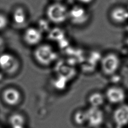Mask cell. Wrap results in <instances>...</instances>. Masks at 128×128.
<instances>
[{"mask_svg":"<svg viewBox=\"0 0 128 128\" xmlns=\"http://www.w3.org/2000/svg\"><path fill=\"white\" fill-rule=\"evenodd\" d=\"M34 57L41 66H46L52 64L56 60L57 53L54 48L48 44H40L34 52Z\"/></svg>","mask_w":128,"mask_h":128,"instance_id":"6da1fadb","label":"cell"},{"mask_svg":"<svg viewBox=\"0 0 128 128\" xmlns=\"http://www.w3.org/2000/svg\"><path fill=\"white\" fill-rule=\"evenodd\" d=\"M48 20L55 24H61L68 20V10L60 2H55L49 5L46 10Z\"/></svg>","mask_w":128,"mask_h":128,"instance_id":"7a4b0ae2","label":"cell"},{"mask_svg":"<svg viewBox=\"0 0 128 128\" xmlns=\"http://www.w3.org/2000/svg\"><path fill=\"white\" fill-rule=\"evenodd\" d=\"M120 59L114 53L106 54L102 58L100 66L102 72L106 76L114 74L120 66Z\"/></svg>","mask_w":128,"mask_h":128,"instance_id":"3957f363","label":"cell"},{"mask_svg":"<svg viewBox=\"0 0 128 128\" xmlns=\"http://www.w3.org/2000/svg\"><path fill=\"white\" fill-rule=\"evenodd\" d=\"M90 14L86 9L80 5H76L68 10V20L74 24L82 26L88 22Z\"/></svg>","mask_w":128,"mask_h":128,"instance_id":"277c9868","label":"cell"},{"mask_svg":"<svg viewBox=\"0 0 128 128\" xmlns=\"http://www.w3.org/2000/svg\"><path fill=\"white\" fill-rule=\"evenodd\" d=\"M20 66V62L14 56L9 53L0 55V68L6 73L14 74L18 70Z\"/></svg>","mask_w":128,"mask_h":128,"instance_id":"5b68a950","label":"cell"},{"mask_svg":"<svg viewBox=\"0 0 128 128\" xmlns=\"http://www.w3.org/2000/svg\"><path fill=\"white\" fill-rule=\"evenodd\" d=\"M86 112V124L92 128L100 127L104 120V114L102 110L100 108L90 106Z\"/></svg>","mask_w":128,"mask_h":128,"instance_id":"8992f818","label":"cell"},{"mask_svg":"<svg viewBox=\"0 0 128 128\" xmlns=\"http://www.w3.org/2000/svg\"><path fill=\"white\" fill-rule=\"evenodd\" d=\"M23 39L26 44L30 46H37L42 39V33L40 28L35 27L28 28L23 34Z\"/></svg>","mask_w":128,"mask_h":128,"instance_id":"52a82bcc","label":"cell"},{"mask_svg":"<svg viewBox=\"0 0 128 128\" xmlns=\"http://www.w3.org/2000/svg\"><path fill=\"white\" fill-rule=\"evenodd\" d=\"M104 96L108 102L113 104H118L122 102L126 97L124 89L118 86L109 87L106 90Z\"/></svg>","mask_w":128,"mask_h":128,"instance_id":"ba28073f","label":"cell"},{"mask_svg":"<svg viewBox=\"0 0 128 128\" xmlns=\"http://www.w3.org/2000/svg\"><path fill=\"white\" fill-rule=\"evenodd\" d=\"M113 120L115 124L120 127L128 124V104H122L116 108L113 112Z\"/></svg>","mask_w":128,"mask_h":128,"instance_id":"9c48e42d","label":"cell"},{"mask_svg":"<svg viewBox=\"0 0 128 128\" xmlns=\"http://www.w3.org/2000/svg\"><path fill=\"white\" fill-rule=\"evenodd\" d=\"M110 16L114 22L122 24L128 20V10L122 6L115 7L110 11Z\"/></svg>","mask_w":128,"mask_h":128,"instance_id":"30bf717a","label":"cell"},{"mask_svg":"<svg viewBox=\"0 0 128 128\" xmlns=\"http://www.w3.org/2000/svg\"><path fill=\"white\" fill-rule=\"evenodd\" d=\"M20 92L14 88H8L4 90L2 94V98L4 102L10 106L18 104L20 100Z\"/></svg>","mask_w":128,"mask_h":128,"instance_id":"8fae6325","label":"cell"},{"mask_svg":"<svg viewBox=\"0 0 128 128\" xmlns=\"http://www.w3.org/2000/svg\"><path fill=\"white\" fill-rule=\"evenodd\" d=\"M106 97L101 92H95L90 94L88 97V102L90 106L100 108L104 102Z\"/></svg>","mask_w":128,"mask_h":128,"instance_id":"7c38bea8","label":"cell"},{"mask_svg":"<svg viewBox=\"0 0 128 128\" xmlns=\"http://www.w3.org/2000/svg\"><path fill=\"white\" fill-rule=\"evenodd\" d=\"M12 18L15 23L22 24L24 23L26 20V14L22 7H18L14 11Z\"/></svg>","mask_w":128,"mask_h":128,"instance_id":"4fadbf2b","label":"cell"},{"mask_svg":"<svg viewBox=\"0 0 128 128\" xmlns=\"http://www.w3.org/2000/svg\"><path fill=\"white\" fill-rule=\"evenodd\" d=\"M74 122L78 126H82L86 124V110H78L73 116Z\"/></svg>","mask_w":128,"mask_h":128,"instance_id":"5bb4252c","label":"cell"},{"mask_svg":"<svg viewBox=\"0 0 128 128\" xmlns=\"http://www.w3.org/2000/svg\"><path fill=\"white\" fill-rule=\"evenodd\" d=\"M10 122L12 128L23 127L24 123V118L20 114H14L10 118Z\"/></svg>","mask_w":128,"mask_h":128,"instance_id":"9a60e30c","label":"cell"},{"mask_svg":"<svg viewBox=\"0 0 128 128\" xmlns=\"http://www.w3.org/2000/svg\"><path fill=\"white\" fill-rule=\"evenodd\" d=\"M8 24V20L3 14H0V30H4Z\"/></svg>","mask_w":128,"mask_h":128,"instance_id":"2e32d148","label":"cell"},{"mask_svg":"<svg viewBox=\"0 0 128 128\" xmlns=\"http://www.w3.org/2000/svg\"><path fill=\"white\" fill-rule=\"evenodd\" d=\"M77 1L82 4H88L92 3L94 0H77Z\"/></svg>","mask_w":128,"mask_h":128,"instance_id":"e0dca14e","label":"cell"},{"mask_svg":"<svg viewBox=\"0 0 128 128\" xmlns=\"http://www.w3.org/2000/svg\"><path fill=\"white\" fill-rule=\"evenodd\" d=\"M54 0L55 2H60V1L62 0Z\"/></svg>","mask_w":128,"mask_h":128,"instance_id":"ac0fdd59","label":"cell"},{"mask_svg":"<svg viewBox=\"0 0 128 128\" xmlns=\"http://www.w3.org/2000/svg\"><path fill=\"white\" fill-rule=\"evenodd\" d=\"M99 128V127H98V128Z\"/></svg>","mask_w":128,"mask_h":128,"instance_id":"d6986e66","label":"cell"},{"mask_svg":"<svg viewBox=\"0 0 128 128\" xmlns=\"http://www.w3.org/2000/svg\"></svg>","mask_w":128,"mask_h":128,"instance_id":"ffe728a7","label":"cell"}]
</instances>
